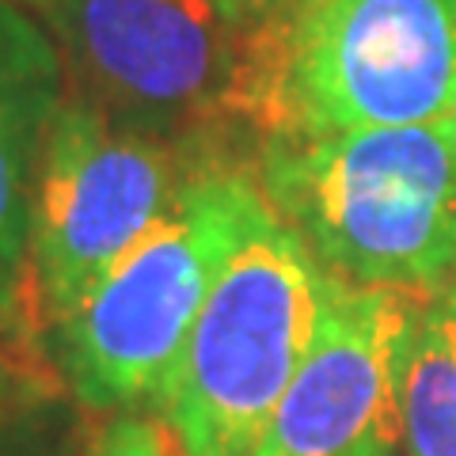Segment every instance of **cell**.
Returning <instances> with one entry per match:
<instances>
[{"instance_id": "cell-1", "label": "cell", "mask_w": 456, "mask_h": 456, "mask_svg": "<svg viewBox=\"0 0 456 456\" xmlns=\"http://www.w3.org/2000/svg\"><path fill=\"white\" fill-rule=\"evenodd\" d=\"M456 0H285L244 31L236 118L266 137L445 122Z\"/></svg>"}, {"instance_id": "cell-2", "label": "cell", "mask_w": 456, "mask_h": 456, "mask_svg": "<svg viewBox=\"0 0 456 456\" xmlns=\"http://www.w3.org/2000/svg\"><path fill=\"white\" fill-rule=\"evenodd\" d=\"M255 175L323 274L419 297L456 285L449 122L266 137Z\"/></svg>"}, {"instance_id": "cell-3", "label": "cell", "mask_w": 456, "mask_h": 456, "mask_svg": "<svg viewBox=\"0 0 456 456\" xmlns=\"http://www.w3.org/2000/svg\"><path fill=\"white\" fill-rule=\"evenodd\" d=\"M259 175L202 145L175 206L53 327L69 388L92 411L156 399L183 342L263 209Z\"/></svg>"}, {"instance_id": "cell-4", "label": "cell", "mask_w": 456, "mask_h": 456, "mask_svg": "<svg viewBox=\"0 0 456 456\" xmlns=\"http://www.w3.org/2000/svg\"><path fill=\"white\" fill-rule=\"evenodd\" d=\"M323 301L327 274L263 202L156 395L175 456H255L316 342Z\"/></svg>"}, {"instance_id": "cell-5", "label": "cell", "mask_w": 456, "mask_h": 456, "mask_svg": "<svg viewBox=\"0 0 456 456\" xmlns=\"http://www.w3.org/2000/svg\"><path fill=\"white\" fill-rule=\"evenodd\" d=\"M202 145L130 130L65 95L38 164L23 285L46 331L164 221Z\"/></svg>"}, {"instance_id": "cell-6", "label": "cell", "mask_w": 456, "mask_h": 456, "mask_svg": "<svg viewBox=\"0 0 456 456\" xmlns=\"http://www.w3.org/2000/svg\"><path fill=\"white\" fill-rule=\"evenodd\" d=\"M46 23L80 99L164 141L236 118L244 31L213 0H50Z\"/></svg>"}, {"instance_id": "cell-7", "label": "cell", "mask_w": 456, "mask_h": 456, "mask_svg": "<svg viewBox=\"0 0 456 456\" xmlns=\"http://www.w3.org/2000/svg\"><path fill=\"white\" fill-rule=\"evenodd\" d=\"M419 293L327 274L316 342L270 415L255 456H395L399 384Z\"/></svg>"}, {"instance_id": "cell-8", "label": "cell", "mask_w": 456, "mask_h": 456, "mask_svg": "<svg viewBox=\"0 0 456 456\" xmlns=\"http://www.w3.org/2000/svg\"><path fill=\"white\" fill-rule=\"evenodd\" d=\"M61 103L57 42L12 0H0V323L16 320L23 305L35 183Z\"/></svg>"}, {"instance_id": "cell-9", "label": "cell", "mask_w": 456, "mask_h": 456, "mask_svg": "<svg viewBox=\"0 0 456 456\" xmlns=\"http://www.w3.org/2000/svg\"><path fill=\"white\" fill-rule=\"evenodd\" d=\"M395 456H456V285L426 293L411 323Z\"/></svg>"}, {"instance_id": "cell-10", "label": "cell", "mask_w": 456, "mask_h": 456, "mask_svg": "<svg viewBox=\"0 0 456 456\" xmlns=\"http://www.w3.org/2000/svg\"><path fill=\"white\" fill-rule=\"evenodd\" d=\"M88 456H167V430L152 419L122 415L99 430Z\"/></svg>"}, {"instance_id": "cell-11", "label": "cell", "mask_w": 456, "mask_h": 456, "mask_svg": "<svg viewBox=\"0 0 456 456\" xmlns=\"http://www.w3.org/2000/svg\"><path fill=\"white\" fill-rule=\"evenodd\" d=\"M213 4H217V12L236 31H251V27H259L263 20L274 16L285 0H213Z\"/></svg>"}, {"instance_id": "cell-12", "label": "cell", "mask_w": 456, "mask_h": 456, "mask_svg": "<svg viewBox=\"0 0 456 456\" xmlns=\"http://www.w3.org/2000/svg\"><path fill=\"white\" fill-rule=\"evenodd\" d=\"M12 4H35V8H46L50 0H12Z\"/></svg>"}, {"instance_id": "cell-13", "label": "cell", "mask_w": 456, "mask_h": 456, "mask_svg": "<svg viewBox=\"0 0 456 456\" xmlns=\"http://www.w3.org/2000/svg\"><path fill=\"white\" fill-rule=\"evenodd\" d=\"M445 122H449V130H452V141H456V107H452V114H449Z\"/></svg>"}, {"instance_id": "cell-14", "label": "cell", "mask_w": 456, "mask_h": 456, "mask_svg": "<svg viewBox=\"0 0 456 456\" xmlns=\"http://www.w3.org/2000/svg\"><path fill=\"white\" fill-rule=\"evenodd\" d=\"M0 380H4V365H0Z\"/></svg>"}, {"instance_id": "cell-15", "label": "cell", "mask_w": 456, "mask_h": 456, "mask_svg": "<svg viewBox=\"0 0 456 456\" xmlns=\"http://www.w3.org/2000/svg\"><path fill=\"white\" fill-rule=\"evenodd\" d=\"M167 456H175V449H167Z\"/></svg>"}]
</instances>
